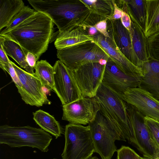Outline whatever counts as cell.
Masks as SVG:
<instances>
[{
  "mask_svg": "<svg viewBox=\"0 0 159 159\" xmlns=\"http://www.w3.org/2000/svg\"><path fill=\"white\" fill-rule=\"evenodd\" d=\"M128 14L132 21L144 32L146 19L145 0H126Z\"/></svg>",
  "mask_w": 159,
  "mask_h": 159,
  "instance_id": "cell-25",
  "label": "cell"
},
{
  "mask_svg": "<svg viewBox=\"0 0 159 159\" xmlns=\"http://www.w3.org/2000/svg\"><path fill=\"white\" fill-rule=\"evenodd\" d=\"M89 159H99L97 157L94 156L93 157H91V158H90Z\"/></svg>",
  "mask_w": 159,
  "mask_h": 159,
  "instance_id": "cell-37",
  "label": "cell"
},
{
  "mask_svg": "<svg viewBox=\"0 0 159 159\" xmlns=\"http://www.w3.org/2000/svg\"><path fill=\"white\" fill-rule=\"evenodd\" d=\"M34 69L35 75L41 81L46 93L54 89L53 67L45 60L37 61Z\"/></svg>",
  "mask_w": 159,
  "mask_h": 159,
  "instance_id": "cell-24",
  "label": "cell"
},
{
  "mask_svg": "<svg viewBox=\"0 0 159 159\" xmlns=\"http://www.w3.org/2000/svg\"><path fill=\"white\" fill-rule=\"evenodd\" d=\"M55 159V158H54V159Z\"/></svg>",
  "mask_w": 159,
  "mask_h": 159,
  "instance_id": "cell-40",
  "label": "cell"
},
{
  "mask_svg": "<svg viewBox=\"0 0 159 159\" xmlns=\"http://www.w3.org/2000/svg\"><path fill=\"white\" fill-rule=\"evenodd\" d=\"M36 11L46 14L57 26L59 33L77 28L90 13L80 0H28Z\"/></svg>",
  "mask_w": 159,
  "mask_h": 159,
  "instance_id": "cell-2",
  "label": "cell"
},
{
  "mask_svg": "<svg viewBox=\"0 0 159 159\" xmlns=\"http://www.w3.org/2000/svg\"><path fill=\"white\" fill-rule=\"evenodd\" d=\"M114 10L113 15L108 19L111 20H115L121 18L122 11L119 8L114 2Z\"/></svg>",
  "mask_w": 159,
  "mask_h": 159,
  "instance_id": "cell-35",
  "label": "cell"
},
{
  "mask_svg": "<svg viewBox=\"0 0 159 159\" xmlns=\"http://www.w3.org/2000/svg\"><path fill=\"white\" fill-rule=\"evenodd\" d=\"M143 159H151L146 158H145V157H143Z\"/></svg>",
  "mask_w": 159,
  "mask_h": 159,
  "instance_id": "cell-38",
  "label": "cell"
},
{
  "mask_svg": "<svg viewBox=\"0 0 159 159\" xmlns=\"http://www.w3.org/2000/svg\"><path fill=\"white\" fill-rule=\"evenodd\" d=\"M57 57L74 71L88 63L100 62L106 64L112 61L108 54L94 41L79 43L57 50Z\"/></svg>",
  "mask_w": 159,
  "mask_h": 159,
  "instance_id": "cell-5",
  "label": "cell"
},
{
  "mask_svg": "<svg viewBox=\"0 0 159 159\" xmlns=\"http://www.w3.org/2000/svg\"><path fill=\"white\" fill-rule=\"evenodd\" d=\"M10 61L8 63L3 64H0V67L4 71H7L9 73L11 76L12 81L15 84L18 90H19L22 88V85L16 71Z\"/></svg>",
  "mask_w": 159,
  "mask_h": 159,
  "instance_id": "cell-32",
  "label": "cell"
},
{
  "mask_svg": "<svg viewBox=\"0 0 159 159\" xmlns=\"http://www.w3.org/2000/svg\"><path fill=\"white\" fill-rule=\"evenodd\" d=\"M159 159V157H157L155 159Z\"/></svg>",
  "mask_w": 159,
  "mask_h": 159,
  "instance_id": "cell-39",
  "label": "cell"
},
{
  "mask_svg": "<svg viewBox=\"0 0 159 159\" xmlns=\"http://www.w3.org/2000/svg\"><path fill=\"white\" fill-rule=\"evenodd\" d=\"M149 57L159 60V31L148 39Z\"/></svg>",
  "mask_w": 159,
  "mask_h": 159,
  "instance_id": "cell-29",
  "label": "cell"
},
{
  "mask_svg": "<svg viewBox=\"0 0 159 159\" xmlns=\"http://www.w3.org/2000/svg\"><path fill=\"white\" fill-rule=\"evenodd\" d=\"M0 44L6 54L12 58L27 72L34 74V68L30 67L26 59V53L17 43L5 36L0 35Z\"/></svg>",
  "mask_w": 159,
  "mask_h": 159,
  "instance_id": "cell-18",
  "label": "cell"
},
{
  "mask_svg": "<svg viewBox=\"0 0 159 159\" xmlns=\"http://www.w3.org/2000/svg\"><path fill=\"white\" fill-rule=\"evenodd\" d=\"M107 31L120 52L131 62L140 68V62L133 47L130 33L123 25L120 19L115 20L108 19Z\"/></svg>",
  "mask_w": 159,
  "mask_h": 159,
  "instance_id": "cell-14",
  "label": "cell"
},
{
  "mask_svg": "<svg viewBox=\"0 0 159 159\" xmlns=\"http://www.w3.org/2000/svg\"><path fill=\"white\" fill-rule=\"evenodd\" d=\"M120 20L123 25L130 32L131 29V20L129 14L122 11Z\"/></svg>",
  "mask_w": 159,
  "mask_h": 159,
  "instance_id": "cell-33",
  "label": "cell"
},
{
  "mask_svg": "<svg viewBox=\"0 0 159 159\" xmlns=\"http://www.w3.org/2000/svg\"><path fill=\"white\" fill-rule=\"evenodd\" d=\"M142 77L125 73L111 61L106 64L102 82L122 94L129 89L139 87Z\"/></svg>",
  "mask_w": 159,
  "mask_h": 159,
  "instance_id": "cell-13",
  "label": "cell"
},
{
  "mask_svg": "<svg viewBox=\"0 0 159 159\" xmlns=\"http://www.w3.org/2000/svg\"><path fill=\"white\" fill-rule=\"evenodd\" d=\"M10 61L21 84L22 88L18 90L25 102L37 107L43 104H50L51 102L48 99L41 81L35 73L30 74Z\"/></svg>",
  "mask_w": 159,
  "mask_h": 159,
  "instance_id": "cell-10",
  "label": "cell"
},
{
  "mask_svg": "<svg viewBox=\"0 0 159 159\" xmlns=\"http://www.w3.org/2000/svg\"><path fill=\"white\" fill-rule=\"evenodd\" d=\"M52 136L42 129L29 126H0V143L12 148L29 147L47 152Z\"/></svg>",
  "mask_w": 159,
  "mask_h": 159,
  "instance_id": "cell-4",
  "label": "cell"
},
{
  "mask_svg": "<svg viewBox=\"0 0 159 159\" xmlns=\"http://www.w3.org/2000/svg\"><path fill=\"white\" fill-rule=\"evenodd\" d=\"M94 38L95 41L121 70L128 74L143 76L141 69L131 62L120 52L112 39L100 33Z\"/></svg>",
  "mask_w": 159,
  "mask_h": 159,
  "instance_id": "cell-16",
  "label": "cell"
},
{
  "mask_svg": "<svg viewBox=\"0 0 159 159\" xmlns=\"http://www.w3.org/2000/svg\"><path fill=\"white\" fill-rule=\"evenodd\" d=\"M99 107V112L113 127L121 140L134 147L133 129L129 120L126 102L120 94L103 82L94 97Z\"/></svg>",
  "mask_w": 159,
  "mask_h": 159,
  "instance_id": "cell-3",
  "label": "cell"
},
{
  "mask_svg": "<svg viewBox=\"0 0 159 159\" xmlns=\"http://www.w3.org/2000/svg\"><path fill=\"white\" fill-rule=\"evenodd\" d=\"M89 125L95 152L98 153L102 159H111L117 150L115 141L121 140L119 134L99 111Z\"/></svg>",
  "mask_w": 159,
  "mask_h": 159,
  "instance_id": "cell-7",
  "label": "cell"
},
{
  "mask_svg": "<svg viewBox=\"0 0 159 159\" xmlns=\"http://www.w3.org/2000/svg\"><path fill=\"white\" fill-rule=\"evenodd\" d=\"M80 0L89 8L90 13L108 18L113 14L115 8L114 0Z\"/></svg>",
  "mask_w": 159,
  "mask_h": 159,
  "instance_id": "cell-26",
  "label": "cell"
},
{
  "mask_svg": "<svg viewBox=\"0 0 159 159\" xmlns=\"http://www.w3.org/2000/svg\"><path fill=\"white\" fill-rule=\"evenodd\" d=\"M126 106L135 139L134 147L145 158L154 159L159 157V146L147 126L145 116L133 105L126 102Z\"/></svg>",
  "mask_w": 159,
  "mask_h": 159,
  "instance_id": "cell-8",
  "label": "cell"
},
{
  "mask_svg": "<svg viewBox=\"0 0 159 159\" xmlns=\"http://www.w3.org/2000/svg\"><path fill=\"white\" fill-rule=\"evenodd\" d=\"M117 152V159H143L129 147L122 146Z\"/></svg>",
  "mask_w": 159,
  "mask_h": 159,
  "instance_id": "cell-31",
  "label": "cell"
},
{
  "mask_svg": "<svg viewBox=\"0 0 159 159\" xmlns=\"http://www.w3.org/2000/svg\"><path fill=\"white\" fill-rule=\"evenodd\" d=\"M129 32L133 47L140 62V68L149 58L147 38L144 31L131 20Z\"/></svg>",
  "mask_w": 159,
  "mask_h": 159,
  "instance_id": "cell-19",
  "label": "cell"
},
{
  "mask_svg": "<svg viewBox=\"0 0 159 159\" xmlns=\"http://www.w3.org/2000/svg\"><path fill=\"white\" fill-rule=\"evenodd\" d=\"M25 5L22 0H0V30L7 27Z\"/></svg>",
  "mask_w": 159,
  "mask_h": 159,
  "instance_id": "cell-23",
  "label": "cell"
},
{
  "mask_svg": "<svg viewBox=\"0 0 159 159\" xmlns=\"http://www.w3.org/2000/svg\"><path fill=\"white\" fill-rule=\"evenodd\" d=\"M62 120L76 125L89 124L99 111V105L94 98L83 97L62 106Z\"/></svg>",
  "mask_w": 159,
  "mask_h": 159,
  "instance_id": "cell-12",
  "label": "cell"
},
{
  "mask_svg": "<svg viewBox=\"0 0 159 159\" xmlns=\"http://www.w3.org/2000/svg\"><path fill=\"white\" fill-rule=\"evenodd\" d=\"M64 135L62 159H89L92 157L95 148L89 125L69 123L66 126Z\"/></svg>",
  "mask_w": 159,
  "mask_h": 159,
  "instance_id": "cell-6",
  "label": "cell"
},
{
  "mask_svg": "<svg viewBox=\"0 0 159 159\" xmlns=\"http://www.w3.org/2000/svg\"><path fill=\"white\" fill-rule=\"evenodd\" d=\"M108 19V17L90 13L86 19L79 26H93L105 36L110 38L107 31V21Z\"/></svg>",
  "mask_w": 159,
  "mask_h": 159,
  "instance_id": "cell-27",
  "label": "cell"
},
{
  "mask_svg": "<svg viewBox=\"0 0 159 159\" xmlns=\"http://www.w3.org/2000/svg\"><path fill=\"white\" fill-rule=\"evenodd\" d=\"M26 59L29 66L34 68L38 60L36 56L32 53L28 52L26 54Z\"/></svg>",
  "mask_w": 159,
  "mask_h": 159,
  "instance_id": "cell-34",
  "label": "cell"
},
{
  "mask_svg": "<svg viewBox=\"0 0 159 159\" xmlns=\"http://www.w3.org/2000/svg\"><path fill=\"white\" fill-rule=\"evenodd\" d=\"M0 45V64L8 63L10 62V60L8 58L2 45Z\"/></svg>",
  "mask_w": 159,
  "mask_h": 159,
  "instance_id": "cell-36",
  "label": "cell"
},
{
  "mask_svg": "<svg viewBox=\"0 0 159 159\" xmlns=\"http://www.w3.org/2000/svg\"><path fill=\"white\" fill-rule=\"evenodd\" d=\"M36 11L29 6H25L15 16L8 25L2 30L0 34H3L11 30L31 16Z\"/></svg>",
  "mask_w": 159,
  "mask_h": 159,
  "instance_id": "cell-28",
  "label": "cell"
},
{
  "mask_svg": "<svg viewBox=\"0 0 159 159\" xmlns=\"http://www.w3.org/2000/svg\"><path fill=\"white\" fill-rule=\"evenodd\" d=\"M33 119L42 129L48 132L56 139L61 136L63 129L55 118L48 113L39 110L33 113Z\"/></svg>",
  "mask_w": 159,
  "mask_h": 159,
  "instance_id": "cell-22",
  "label": "cell"
},
{
  "mask_svg": "<svg viewBox=\"0 0 159 159\" xmlns=\"http://www.w3.org/2000/svg\"><path fill=\"white\" fill-rule=\"evenodd\" d=\"M144 120L149 131L159 146V121L148 116L145 117Z\"/></svg>",
  "mask_w": 159,
  "mask_h": 159,
  "instance_id": "cell-30",
  "label": "cell"
},
{
  "mask_svg": "<svg viewBox=\"0 0 159 159\" xmlns=\"http://www.w3.org/2000/svg\"><path fill=\"white\" fill-rule=\"evenodd\" d=\"M54 24L46 14L36 11L21 23L0 35L16 42L26 54L32 53L38 60L47 50L53 33Z\"/></svg>",
  "mask_w": 159,
  "mask_h": 159,
  "instance_id": "cell-1",
  "label": "cell"
},
{
  "mask_svg": "<svg viewBox=\"0 0 159 159\" xmlns=\"http://www.w3.org/2000/svg\"><path fill=\"white\" fill-rule=\"evenodd\" d=\"M145 2L144 33L148 39L159 31V0H145Z\"/></svg>",
  "mask_w": 159,
  "mask_h": 159,
  "instance_id": "cell-21",
  "label": "cell"
},
{
  "mask_svg": "<svg viewBox=\"0 0 159 159\" xmlns=\"http://www.w3.org/2000/svg\"><path fill=\"white\" fill-rule=\"evenodd\" d=\"M122 96L125 102L134 106L145 116L159 121V100L148 91L138 87L128 90Z\"/></svg>",
  "mask_w": 159,
  "mask_h": 159,
  "instance_id": "cell-15",
  "label": "cell"
},
{
  "mask_svg": "<svg viewBox=\"0 0 159 159\" xmlns=\"http://www.w3.org/2000/svg\"><path fill=\"white\" fill-rule=\"evenodd\" d=\"M93 36L88 35L79 27L71 30L59 33L54 44L57 50L79 43L94 41Z\"/></svg>",
  "mask_w": 159,
  "mask_h": 159,
  "instance_id": "cell-20",
  "label": "cell"
},
{
  "mask_svg": "<svg viewBox=\"0 0 159 159\" xmlns=\"http://www.w3.org/2000/svg\"><path fill=\"white\" fill-rule=\"evenodd\" d=\"M106 64L93 62L83 65L73 71L83 97L94 98L102 82Z\"/></svg>",
  "mask_w": 159,
  "mask_h": 159,
  "instance_id": "cell-11",
  "label": "cell"
},
{
  "mask_svg": "<svg viewBox=\"0 0 159 159\" xmlns=\"http://www.w3.org/2000/svg\"><path fill=\"white\" fill-rule=\"evenodd\" d=\"M53 68L54 79L53 90L63 105L83 97L73 70L60 60L56 61Z\"/></svg>",
  "mask_w": 159,
  "mask_h": 159,
  "instance_id": "cell-9",
  "label": "cell"
},
{
  "mask_svg": "<svg viewBox=\"0 0 159 159\" xmlns=\"http://www.w3.org/2000/svg\"><path fill=\"white\" fill-rule=\"evenodd\" d=\"M140 68L143 76L139 88L148 91L159 100V60L149 57Z\"/></svg>",
  "mask_w": 159,
  "mask_h": 159,
  "instance_id": "cell-17",
  "label": "cell"
}]
</instances>
